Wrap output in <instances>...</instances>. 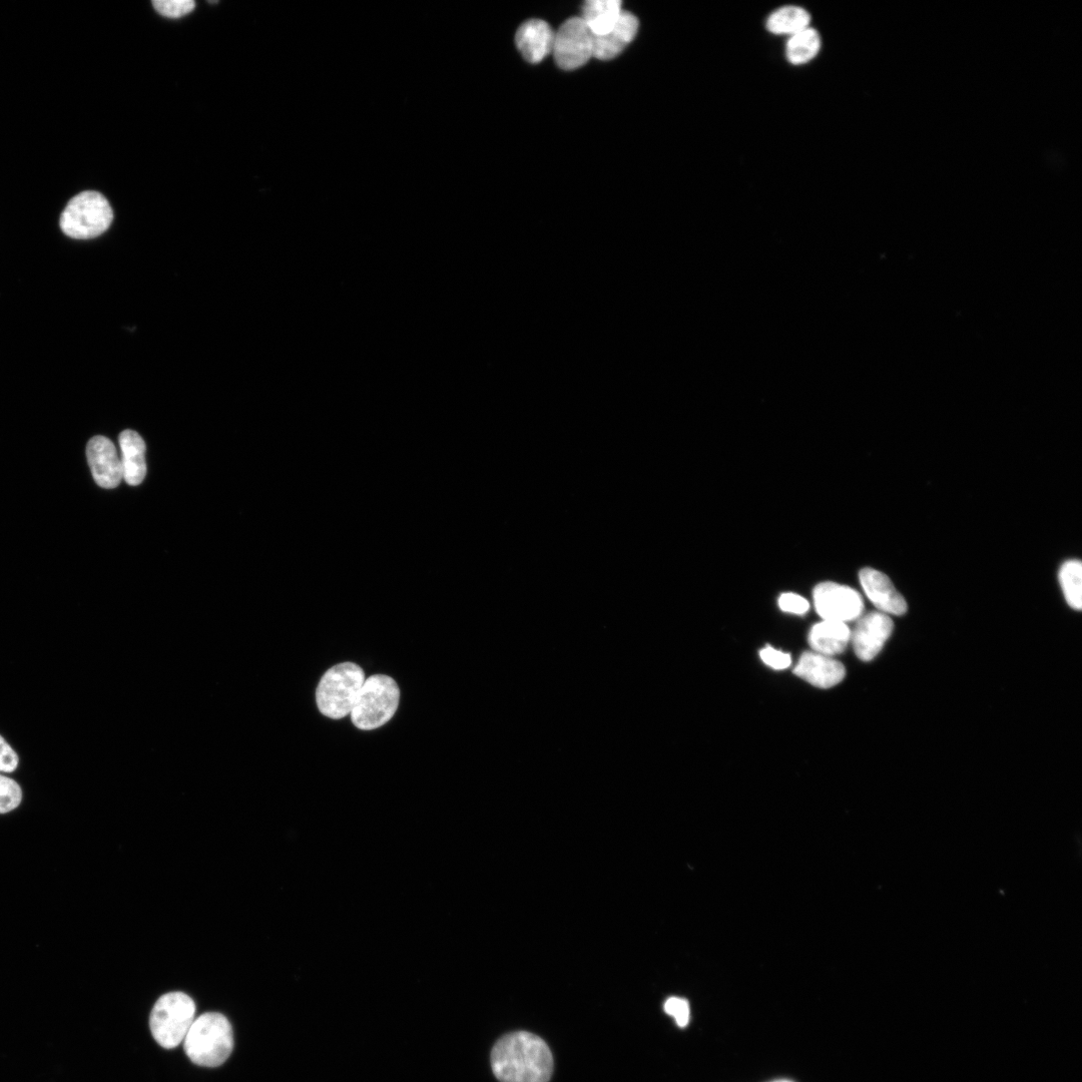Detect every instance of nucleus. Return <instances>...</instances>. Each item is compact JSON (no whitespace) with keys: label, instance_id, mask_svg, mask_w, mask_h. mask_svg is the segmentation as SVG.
I'll list each match as a JSON object with an SVG mask.
<instances>
[{"label":"nucleus","instance_id":"obj_5","mask_svg":"<svg viewBox=\"0 0 1082 1082\" xmlns=\"http://www.w3.org/2000/svg\"><path fill=\"white\" fill-rule=\"evenodd\" d=\"M114 212L99 192L86 191L73 198L61 216V228L70 238L94 239L111 227Z\"/></svg>","mask_w":1082,"mask_h":1082},{"label":"nucleus","instance_id":"obj_15","mask_svg":"<svg viewBox=\"0 0 1082 1082\" xmlns=\"http://www.w3.org/2000/svg\"><path fill=\"white\" fill-rule=\"evenodd\" d=\"M123 479L131 485H140L147 475L146 444L139 433L125 430L120 435Z\"/></svg>","mask_w":1082,"mask_h":1082},{"label":"nucleus","instance_id":"obj_2","mask_svg":"<svg viewBox=\"0 0 1082 1082\" xmlns=\"http://www.w3.org/2000/svg\"><path fill=\"white\" fill-rule=\"evenodd\" d=\"M184 1046L189 1058L197 1065L217 1067L231 1055L234 1048L233 1029L229 1020L216 1012L195 1019Z\"/></svg>","mask_w":1082,"mask_h":1082},{"label":"nucleus","instance_id":"obj_17","mask_svg":"<svg viewBox=\"0 0 1082 1082\" xmlns=\"http://www.w3.org/2000/svg\"><path fill=\"white\" fill-rule=\"evenodd\" d=\"M623 12L620 0H589L582 19L594 37H601L613 30Z\"/></svg>","mask_w":1082,"mask_h":1082},{"label":"nucleus","instance_id":"obj_24","mask_svg":"<svg viewBox=\"0 0 1082 1082\" xmlns=\"http://www.w3.org/2000/svg\"><path fill=\"white\" fill-rule=\"evenodd\" d=\"M779 607L785 613L798 616L807 614L810 609L809 602L806 599L792 593L783 594L780 597Z\"/></svg>","mask_w":1082,"mask_h":1082},{"label":"nucleus","instance_id":"obj_27","mask_svg":"<svg viewBox=\"0 0 1082 1082\" xmlns=\"http://www.w3.org/2000/svg\"><path fill=\"white\" fill-rule=\"evenodd\" d=\"M208 3H209V4H211V5H216V4H218V2H208Z\"/></svg>","mask_w":1082,"mask_h":1082},{"label":"nucleus","instance_id":"obj_22","mask_svg":"<svg viewBox=\"0 0 1082 1082\" xmlns=\"http://www.w3.org/2000/svg\"><path fill=\"white\" fill-rule=\"evenodd\" d=\"M153 6L163 17L179 19L192 13L196 4L193 0H155Z\"/></svg>","mask_w":1082,"mask_h":1082},{"label":"nucleus","instance_id":"obj_19","mask_svg":"<svg viewBox=\"0 0 1082 1082\" xmlns=\"http://www.w3.org/2000/svg\"><path fill=\"white\" fill-rule=\"evenodd\" d=\"M822 48V39L812 27L788 38L786 45L787 61L793 66H803L817 58Z\"/></svg>","mask_w":1082,"mask_h":1082},{"label":"nucleus","instance_id":"obj_6","mask_svg":"<svg viewBox=\"0 0 1082 1082\" xmlns=\"http://www.w3.org/2000/svg\"><path fill=\"white\" fill-rule=\"evenodd\" d=\"M196 1004L183 992H171L156 1002L150 1018L155 1040L172 1049L184 1042L195 1021Z\"/></svg>","mask_w":1082,"mask_h":1082},{"label":"nucleus","instance_id":"obj_28","mask_svg":"<svg viewBox=\"0 0 1082 1082\" xmlns=\"http://www.w3.org/2000/svg\"><path fill=\"white\" fill-rule=\"evenodd\" d=\"M776 1082H792V1081H788V1080H780V1081H776Z\"/></svg>","mask_w":1082,"mask_h":1082},{"label":"nucleus","instance_id":"obj_4","mask_svg":"<svg viewBox=\"0 0 1082 1082\" xmlns=\"http://www.w3.org/2000/svg\"><path fill=\"white\" fill-rule=\"evenodd\" d=\"M400 700L396 682L385 675H374L364 682L351 712L354 726L363 731L378 729L395 715Z\"/></svg>","mask_w":1082,"mask_h":1082},{"label":"nucleus","instance_id":"obj_3","mask_svg":"<svg viewBox=\"0 0 1082 1082\" xmlns=\"http://www.w3.org/2000/svg\"><path fill=\"white\" fill-rule=\"evenodd\" d=\"M365 682L364 671L353 663L334 666L321 679L316 702L319 711L333 720L351 714Z\"/></svg>","mask_w":1082,"mask_h":1082},{"label":"nucleus","instance_id":"obj_12","mask_svg":"<svg viewBox=\"0 0 1082 1082\" xmlns=\"http://www.w3.org/2000/svg\"><path fill=\"white\" fill-rule=\"evenodd\" d=\"M794 673L799 678L820 689L833 688L840 684L846 676V670L842 663L832 657L815 652L804 653Z\"/></svg>","mask_w":1082,"mask_h":1082},{"label":"nucleus","instance_id":"obj_16","mask_svg":"<svg viewBox=\"0 0 1082 1082\" xmlns=\"http://www.w3.org/2000/svg\"><path fill=\"white\" fill-rule=\"evenodd\" d=\"M808 641L815 653L833 658L845 652L851 642V631L847 624L823 620L811 629Z\"/></svg>","mask_w":1082,"mask_h":1082},{"label":"nucleus","instance_id":"obj_9","mask_svg":"<svg viewBox=\"0 0 1082 1082\" xmlns=\"http://www.w3.org/2000/svg\"><path fill=\"white\" fill-rule=\"evenodd\" d=\"M894 623L890 616L873 612L858 621L851 642L856 656L863 662L874 660L892 636Z\"/></svg>","mask_w":1082,"mask_h":1082},{"label":"nucleus","instance_id":"obj_21","mask_svg":"<svg viewBox=\"0 0 1082 1082\" xmlns=\"http://www.w3.org/2000/svg\"><path fill=\"white\" fill-rule=\"evenodd\" d=\"M23 799L20 785L13 779L0 775V814L17 809Z\"/></svg>","mask_w":1082,"mask_h":1082},{"label":"nucleus","instance_id":"obj_18","mask_svg":"<svg viewBox=\"0 0 1082 1082\" xmlns=\"http://www.w3.org/2000/svg\"><path fill=\"white\" fill-rule=\"evenodd\" d=\"M812 17L802 7L785 6L773 12L766 21L769 33L788 38L811 27Z\"/></svg>","mask_w":1082,"mask_h":1082},{"label":"nucleus","instance_id":"obj_11","mask_svg":"<svg viewBox=\"0 0 1082 1082\" xmlns=\"http://www.w3.org/2000/svg\"><path fill=\"white\" fill-rule=\"evenodd\" d=\"M859 581L867 598L879 612L898 617L907 613V602L885 574L865 568L859 573Z\"/></svg>","mask_w":1082,"mask_h":1082},{"label":"nucleus","instance_id":"obj_13","mask_svg":"<svg viewBox=\"0 0 1082 1082\" xmlns=\"http://www.w3.org/2000/svg\"><path fill=\"white\" fill-rule=\"evenodd\" d=\"M555 36L556 33L548 23L530 20L518 29L515 43L526 62L538 64L553 53Z\"/></svg>","mask_w":1082,"mask_h":1082},{"label":"nucleus","instance_id":"obj_7","mask_svg":"<svg viewBox=\"0 0 1082 1082\" xmlns=\"http://www.w3.org/2000/svg\"><path fill=\"white\" fill-rule=\"evenodd\" d=\"M558 66L574 71L594 57V36L582 18L565 22L556 33L553 50Z\"/></svg>","mask_w":1082,"mask_h":1082},{"label":"nucleus","instance_id":"obj_10","mask_svg":"<svg viewBox=\"0 0 1082 1082\" xmlns=\"http://www.w3.org/2000/svg\"><path fill=\"white\" fill-rule=\"evenodd\" d=\"M87 456L95 481L103 488L113 489L123 480V469L115 444L105 436L93 437Z\"/></svg>","mask_w":1082,"mask_h":1082},{"label":"nucleus","instance_id":"obj_14","mask_svg":"<svg viewBox=\"0 0 1082 1082\" xmlns=\"http://www.w3.org/2000/svg\"><path fill=\"white\" fill-rule=\"evenodd\" d=\"M639 31L637 17L623 12L620 20L608 34L594 37V57L601 61L617 58L636 38Z\"/></svg>","mask_w":1082,"mask_h":1082},{"label":"nucleus","instance_id":"obj_8","mask_svg":"<svg viewBox=\"0 0 1082 1082\" xmlns=\"http://www.w3.org/2000/svg\"><path fill=\"white\" fill-rule=\"evenodd\" d=\"M813 598L816 612L824 621L847 624L859 619L864 611L860 594L850 587L836 583L819 584L813 592Z\"/></svg>","mask_w":1082,"mask_h":1082},{"label":"nucleus","instance_id":"obj_23","mask_svg":"<svg viewBox=\"0 0 1082 1082\" xmlns=\"http://www.w3.org/2000/svg\"><path fill=\"white\" fill-rule=\"evenodd\" d=\"M667 1014L676 1019L680 1027H686L690 1021V1005L687 1000L679 997H671L665 1003Z\"/></svg>","mask_w":1082,"mask_h":1082},{"label":"nucleus","instance_id":"obj_26","mask_svg":"<svg viewBox=\"0 0 1082 1082\" xmlns=\"http://www.w3.org/2000/svg\"><path fill=\"white\" fill-rule=\"evenodd\" d=\"M19 766V757L9 743L0 736V772L13 773Z\"/></svg>","mask_w":1082,"mask_h":1082},{"label":"nucleus","instance_id":"obj_1","mask_svg":"<svg viewBox=\"0 0 1082 1082\" xmlns=\"http://www.w3.org/2000/svg\"><path fill=\"white\" fill-rule=\"evenodd\" d=\"M491 1067L500 1082H549L554 1071V1057L543 1039L518 1031L495 1043Z\"/></svg>","mask_w":1082,"mask_h":1082},{"label":"nucleus","instance_id":"obj_20","mask_svg":"<svg viewBox=\"0 0 1082 1082\" xmlns=\"http://www.w3.org/2000/svg\"><path fill=\"white\" fill-rule=\"evenodd\" d=\"M1059 584L1067 605L1075 611L1082 608V565L1078 560L1062 564L1058 574Z\"/></svg>","mask_w":1082,"mask_h":1082},{"label":"nucleus","instance_id":"obj_25","mask_svg":"<svg viewBox=\"0 0 1082 1082\" xmlns=\"http://www.w3.org/2000/svg\"><path fill=\"white\" fill-rule=\"evenodd\" d=\"M762 661L774 670L782 671L789 668L792 664V659L789 654L777 651L771 646H767L760 652Z\"/></svg>","mask_w":1082,"mask_h":1082}]
</instances>
